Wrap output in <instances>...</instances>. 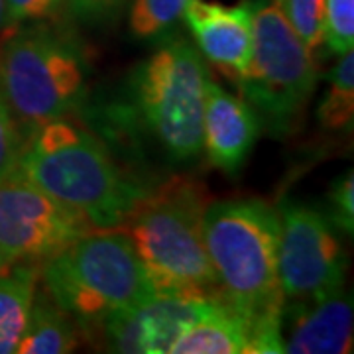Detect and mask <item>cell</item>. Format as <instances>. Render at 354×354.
Instances as JSON below:
<instances>
[{"label":"cell","mask_w":354,"mask_h":354,"mask_svg":"<svg viewBox=\"0 0 354 354\" xmlns=\"http://www.w3.org/2000/svg\"><path fill=\"white\" fill-rule=\"evenodd\" d=\"M203 236L218 293L252 321L260 354L286 353L278 211L256 197L211 203L205 209Z\"/></svg>","instance_id":"cell-1"},{"label":"cell","mask_w":354,"mask_h":354,"mask_svg":"<svg viewBox=\"0 0 354 354\" xmlns=\"http://www.w3.org/2000/svg\"><path fill=\"white\" fill-rule=\"evenodd\" d=\"M53 199L79 211L93 228H120L146 193L104 142L69 116L36 130L16 169Z\"/></svg>","instance_id":"cell-2"},{"label":"cell","mask_w":354,"mask_h":354,"mask_svg":"<svg viewBox=\"0 0 354 354\" xmlns=\"http://www.w3.org/2000/svg\"><path fill=\"white\" fill-rule=\"evenodd\" d=\"M205 209L201 183L171 176L146 191L120 225L158 293L221 295L203 236Z\"/></svg>","instance_id":"cell-3"},{"label":"cell","mask_w":354,"mask_h":354,"mask_svg":"<svg viewBox=\"0 0 354 354\" xmlns=\"http://www.w3.org/2000/svg\"><path fill=\"white\" fill-rule=\"evenodd\" d=\"M39 283L85 333H93L106 317L158 295L122 228L88 230L39 264Z\"/></svg>","instance_id":"cell-4"},{"label":"cell","mask_w":354,"mask_h":354,"mask_svg":"<svg viewBox=\"0 0 354 354\" xmlns=\"http://www.w3.org/2000/svg\"><path fill=\"white\" fill-rule=\"evenodd\" d=\"M0 48V91L28 138L71 116L85 99L88 65L75 34L51 20L16 26Z\"/></svg>","instance_id":"cell-5"},{"label":"cell","mask_w":354,"mask_h":354,"mask_svg":"<svg viewBox=\"0 0 354 354\" xmlns=\"http://www.w3.org/2000/svg\"><path fill=\"white\" fill-rule=\"evenodd\" d=\"M209 67L185 36L167 34L130 81L134 111L144 130L169 160H195L203 150V111Z\"/></svg>","instance_id":"cell-6"},{"label":"cell","mask_w":354,"mask_h":354,"mask_svg":"<svg viewBox=\"0 0 354 354\" xmlns=\"http://www.w3.org/2000/svg\"><path fill=\"white\" fill-rule=\"evenodd\" d=\"M236 85L272 136L299 128L315 93L317 65L274 2H254L252 59Z\"/></svg>","instance_id":"cell-7"},{"label":"cell","mask_w":354,"mask_h":354,"mask_svg":"<svg viewBox=\"0 0 354 354\" xmlns=\"http://www.w3.org/2000/svg\"><path fill=\"white\" fill-rule=\"evenodd\" d=\"M278 276L286 304H313L344 290L346 252L325 211L281 203Z\"/></svg>","instance_id":"cell-8"},{"label":"cell","mask_w":354,"mask_h":354,"mask_svg":"<svg viewBox=\"0 0 354 354\" xmlns=\"http://www.w3.org/2000/svg\"><path fill=\"white\" fill-rule=\"evenodd\" d=\"M88 230L93 225L79 211L18 171L0 181V254L10 264H44Z\"/></svg>","instance_id":"cell-9"},{"label":"cell","mask_w":354,"mask_h":354,"mask_svg":"<svg viewBox=\"0 0 354 354\" xmlns=\"http://www.w3.org/2000/svg\"><path fill=\"white\" fill-rule=\"evenodd\" d=\"M221 299V295L158 293L146 304L106 317L97 333L111 353H169L177 337Z\"/></svg>","instance_id":"cell-10"},{"label":"cell","mask_w":354,"mask_h":354,"mask_svg":"<svg viewBox=\"0 0 354 354\" xmlns=\"http://www.w3.org/2000/svg\"><path fill=\"white\" fill-rule=\"evenodd\" d=\"M181 20L189 28L193 44L205 62L213 64L239 83L252 59L254 51V2L227 6L209 0H187Z\"/></svg>","instance_id":"cell-11"},{"label":"cell","mask_w":354,"mask_h":354,"mask_svg":"<svg viewBox=\"0 0 354 354\" xmlns=\"http://www.w3.org/2000/svg\"><path fill=\"white\" fill-rule=\"evenodd\" d=\"M260 130L262 124L252 106L211 79L201 128L203 150L209 162L228 176L239 174L252 152Z\"/></svg>","instance_id":"cell-12"},{"label":"cell","mask_w":354,"mask_h":354,"mask_svg":"<svg viewBox=\"0 0 354 354\" xmlns=\"http://www.w3.org/2000/svg\"><path fill=\"white\" fill-rule=\"evenodd\" d=\"M286 353L344 354L353 351V301L344 290L313 304H286Z\"/></svg>","instance_id":"cell-13"},{"label":"cell","mask_w":354,"mask_h":354,"mask_svg":"<svg viewBox=\"0 0 354 354\" xmlns=\"http://www.w3.org/2000/svg\"><path fill=\"white\" fill-rule=\"evenodd\" d=\"M169 353L260 354V351L252 321L221 299L177 337Z\"/></svg>","instance_id":"cell-14"},{"label":"cell","mask_w":354,"mask_h":354,"mask_svg":"<svg viewBox=\"0 0 354 354\" xmlns=\"http://www.w3.org/2000/svg\"><path fill=\"white\" fill-rule=\"evenodd\" d=\"M38 286L39 264L14 262L0 272V354L18 351Z\"/></svg>","instance_id":"cell-15"},{"label":"cell","mask_w":354,"mask_h":354,"mask_svg":"<svg viewBox=\"0 0 354 354\" xmlns=\"http://www.w3.org/2000/svg\"><path fill=\"white\" fill-rule=\"evenodd\" d=\"M77 323L38 286L30 321L18 344L20 354H65L75 351Z\"/></svg>","instance_id":"cell-16"},{"label":"cell","mask_w":354,"mask_h":354,"mask_svg":"<svg viewBox=\"0 0 354 354\" xmlns=\"http://www.w3.org/2000/svg\"><path fill=\"white\" fill-rule=\"evenodd\" d=\"M339 57L329 73V88L317 109L319 124L329 132L351 130L354 118V51Z\"/></svg>","instance_id":"cell-17"},{"label":"cell","mask_w":354,"mask_h":354,"mask_svg":"<svg viewBox=\"0 0 354 354\" xmlns=\"http://www.w3.org/2000/svg\"><path fill=\"white\" fill-rule=\"evenodd\" d=\"M187 0H130L128 28L140 41H160L181 20Z\"/></svg>","instance_id":"cell-18"},{"label":"cell","mask_w":354,"mask_h":354,"mask_svg":"<svg viewBox=\"0 0 354 354\" xmlns=\"http://www.w3.org/2000/svg\"><path fill=\"white\" fill-rule=\"evenodd\" d=\"M283 14L293 32L311 51L323 46V8L325 0H272Z\"/></svg>","instance_id":"cell-19"},{"label":"cell","mask_w":354,"mask_h":354,"mask_svg":"<svg viewBox=\"0 0 354 354\" xmlns=\"http://www.w3.org/2000/svg\"><path fill=\"white\" fill-rule=\"evenodd\" d=\"M323 44L335 55H342L354 46V0H325Z\"/></svg>","instance_id":"cell-20"},{"label":"cell","mask_w":354,"mask_h":354,"mask_svg":"<svg viewBox=\"0 0 354 354\" xmlns=\"http://www.w3.org/2000/svg\"><path fill=\"white\" fill-rule=\"evenodd\" d=\"M24 148V132L0 91V181L8 179L18 169Z\"/></svg>","instance_id":"cell-21"},{"label":"cell","mask_w":354,"mask_h":354,"mask_svg":"<svg viewBox=\"0 0 354 354\" xmlns=\"http://www.w3.org/2000/svg\"><path fill=\"white\" fill-rule=\"evenodd\" d=\"M329 211L325 215L342 234L353 236L354 232V176L353 171L342 174L333 181L329 189Z\"/></svg>","instance_id":"cell-22"},{"label":"cell","mask_w":354,"mask_h":354,"mask_svg":"<svg viewBox=\"0 0 354 354\" xmlns=\"http://www.w3.org/2000/svg\"><path fill=\"white\" fill-rule=\"evenodd\" d=\"M67 0H6L4 28L53 20L65 8Z\"/></svg>","instance_id":"cell-23"},{"label":"cell","mask_w":354,"mask_h":354,"mask_svg":"<svg viewBox=\"0 0 354 354\" xmlns=\"http://www.w3.org/2000/svg\"><path fill=\"white\" fill-rule=\"evenodd\" d=\"M130 0H67L65 8L67 14L88 26H99L114 22L124 12Z\"/></svg>","instance_id":"cell-24"},{"label":"cell","mask_w":354,"mask_h":354,"mask_svg":"<svg viewBox=\"0 0 354 354\" xmlns=\"http://www.w3.org/2000/svg\"><path fill=\"white\" fill-rule=\"evenodd\" d=\"M4 14H6V0H0V30L4 28Z\"/></svg>","instance_id":"cell-25"},{"label":"cell","mask_w":354,"mask_h":354,"mask_svg":"<svg viewBox=\"0 0 354 354\" xmlns=\"http://www.w3.org/2000/svg\"><path fill=\"white\" fill-rule=\"evenodd\" d=\"M8 266H10V262H8V260H6V258H4V256L0 254V272H2L4 268H8Z\"/></svg>","instance_id":"cell-26"}]
</instances>
